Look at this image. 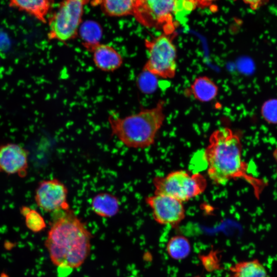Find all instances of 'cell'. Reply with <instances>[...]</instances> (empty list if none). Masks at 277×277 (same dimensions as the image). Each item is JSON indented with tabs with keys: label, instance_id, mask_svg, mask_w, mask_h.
I'll list each match as a JSON object with an SVG mask.
<instances>
[{
	"label": "cell",
	"instance_id": "cell-19",
	"mask_svg": "<svg viewBox=\"0 0 277 277\" xmlns=\"http://www.w3.org/2000/svg\"><path fill=\"white\" fill-rule=\"evenodd\" d=\"M261 112L263 118L270 124H277V100L272 99L265 102Z\"/></svg>",
	"mask_w": 277,
	"mask_h": 277
},
{
	"label": "cell",
	"instance_id": "cell-5",
	"mask_svg": "<svg viewBox=\"0 0 277 277\" xmlns=\"http://www.w3.org/2000/svg\"><path fill=\"white\" fill-rule=\"evenodd\" d=\"M152 184L154 193L165 194L183 203L202 194L207 187V179L203 174L185 170L173 171L164 176H155Z\"/></svg>",
	"mask_w": 277,
	"mask_h": 277
},
{
	"label": "cell",
	"instance_id": "cell-14",
	"mask_svg": "<svg viewBox=\"0 0 277 277\" xmlns=\"http://www.w3.org/2000/svg\"><path fill=\"white\" fill-rule=\"evenodd\" d=\"M93 212L98 216L109 218L120 211L121 203L118 197L109 192H101L95 195L90 203Z\"/></svg>",
	"mask_w": 277,
	"mask_h": 277
},
{
	"label": "cell",
	"instance_id": "cell-13",
	"mask_svg": "<svg viewBox=\"0 0 277 277\" xmlns=\"http://www.w3.org/2000/svg\"><path fill=\"white\" fill-rule=\"evenodd\" d=\"M53 3L54 0H9V6L46 23L47 22V16Z\"/></svg>",
	"mask_w": 277,
	"mask_h": 277
},
{
	"label": "cell",
	"instance_id": "cell-15",
	"mask_svg": "<svg viewBox=\"0 0 277 277\" xmlns=\"http://www.w3.org/2000/svg\"><path fill=\"white\" fill-rule=\"evenodd\" d=\"M229 270V277H268L266 268L256 259L235 263Z\"/></svg>",
	"mask_w": 277,
	"mask_h": 277
},
{
	"label": "cell",
	"instance_id": "cell-22",
	"mask_svg": "<svg viewBox=\"0 0 277 277\" xmlns=\"http://www.w3.org/2000/svg\"><path fill=\"white\" fill-rule=\"evenodd\" d=\"M273 156L276 162L277 165V147L274 149L273 152ZM276 175H277V168H276Z\"/></svg>",
	"mask_w": 277,
	"mask_h": 277
},
{
	"label": "cell",
	"instance_id": "cell-4",
	"mask_svg": "<svg viewBox=\"0 0 277 277\" xmlns=\"http://www.w3.org/2000/svg\"><path fill=\"white\" fill-rule=\"evenodd\" d=\"M176 33L159 36L145 40L144 45L148 58L143 71L156 77L172 79L177 69V48L174 44Z\"/></svg>",
	"mask_w": 277,
	"mask_h": 277
},
{
	"label": "cell",
	"instance_id": "cell-21",
	"mask_svg": "<svg viewBox=\"0 0 277 277\" xmlns=\"http://www.w3.org/2000/svg\"><path fill=\"white\" fill-rule=\"evenodd\" d=\"M196 6L200 8H205L211 6L217 0H193Z\"/></svg>",
	"mask_w": 277,
	"mask_h": 277
},
{
	"label": "cell",
	"instance_id": "cell-16",
	"mask_svg": "<svg viewBox=\"0 0 277 277\" xmlns=\"http://www.w3.org/2000/svg\"><path fill=\"white\" fill-rule=\"evenodd\" d=\"M103 11L108 15L121 17L133 15L136 0H100Z\"/></svg>",
	"mask_w": 277,
	"mask_h": 277
},
{
	"label": "cell",
	"instance_id": "cell-2",
	"mask_svg": "<svg viewBox=\"0 0 277 277\" xmlns=\"http://www.w3.org/2000/svg\"><path fill=\"white\" fill-rule=\"evenodd\" d=\"M55 213L45 244L50 260L58 270L78 268L90 254L91 233L70 208Z\"/></svg>",
	"mask_w": 277,
	"mask_h": 277
},
{
	"label": "cell",
	"instance_id": "cell-17",
	"mask_svg": "<svg viewBox=\"0 0 277 277\" xmlns=\"http://www.w3.org/2000/svg\"><path fill=\"white\" fill-rule=\"evenodd\" d=\"M166 250L168 255L174 260H182L190 254L191 246L189 240L185 236L176 235L167 242Z\"/></svg>",
	"mask_w": 277,
	"mask_h": 277
},
{
	"label": "cell",
	"instance_id": "cell-11",
	"mask_svg": "<svg viewBox=\"0 0 277 277\" xmlns=\"http://www.w3.org/2000/svg\"><path fill=\"white\" fill-rule=\"evenodd\" d=\"M83 47L92 54L95 66L104 72H113L121 67L123 59L113 46L100 42H82Z\"/></svg>",
	"mask_w": 277,
	"mask_h": 277
},
{
	"label": "cell",
	"instance_id": "cell-9",
	"mask_svg": "<svg viewBox=\"0 0 277 277\" xmlns=\"http://www.w3.org/2000/svg\"><path fill=\"white\" fill-rule=\"evenodd\" d=\"M67 186L56 179L41 182L35 191L37 206L48 212H57L70 208Z\"/></svg>",
	"mask_w": 277,
	"mask_h": 277
},
{
	"label": "cell",
	"instance_id": "cell-1",
	"mask_svg": "<svg viewBox=\"0 0 277 277\" xmlns=\"http://www.w3.org/2000/svg\"><path fill=\"white\" fill-rule=\"evenodd\" d=\"M242 149L240 133L228 127L214 130L204 153L207 175L217 185H225L231 180H243L251 187L255 197L259 200L268 182L249 172V165L242 157Z\"/></svg>",
	"mask_w": 277,
	"mask_h": 277
},
{
	"label": "cell",
	"instance_id": "cell-10",
	"mask_svg": "<svg viewBox=\"0 0 277 277\" xmlns=\"http://www.w3.org/2000/svg\"><path fill=\"white\" fill-rule=\"evenodd\" d=\"M28 152L22 146L12 143L0 146V171L25 176L28 168Z\"/></svg>",
	"mask_w": 277,
	"mask_h": 277
},
{
	"label": "cell",
	"instance_id": "cell-12",
	"mask_svg": "<svg viewBox=\"0 0 277 277\" xmlns=\"http://www.w3.org/2000/svg\"><path fill=\"white\" fill-rule=\"evenodd\" d=\"M219 87L213 80L206 75L195 77L190 85L184 91L186 96L207 103L213 100L218 95Z\"/></svg>",
	"mask_w": 277,
	"mask_h": 277
},
{
	"label": "cell",
	"instance_id": "cell-6",
	"mask_svg": "<svg viewBox=\"0 0 277 277\" xmlns=\"http://www.w3.org/2000/svg\"><path fill=\"white\" fill-rule=\"evenodd\" d=\"M90 0H63L48 19L49 40L66 43L78 34L85 5Z\"/></svg>",
	"mask_w": 277,
	"mask_h": 277
},
{
	"label": "cell",
	"instance_id": "cell-7",
	"mask_svg": "<svg viewBox=\"0 0 277 277\" xmlns=\"http://www.w3.org/2000/svg\"><path fill=\"white\" fill-rule=\"evenodd\" d=\"M177 0H136L133 16L143 26L172 34L176 33L174 20Z\"/></svg>",
	"mask_w": 277,
	"mask_h": 277
},
{
	"label": "cell",
	"instance_id": "cell-8",
	"mask_svg": "<svg viewBox=\"0 0 277 277\" xmlns=\"http://www.w3.org/2000/svg\"><path fill=\"white\" fill-rule=\"evenodd\" d=\"M154 220L161 225L177 227L185 219L183 203L168 195L154 193L145 199Z\"/></svg>",
	"mask_w": 277,
	"mask_h": 277
},
{
	"label": "cell",
	"instance_id": "cell-3",
	"mask_svg": "<svg viewBox=\"0 0 277 277\" xmlns=\"http://www.w3.org/2000/svg\"><path fill=\"white\" fill-rule=\"evenodd\" d=\"M165 101L124 117L111 114L108 118L111 134L129 148L145 149L154 144L166 116Z\"/></svg>",
	"mask_w": 277,
	"mask_h": 277
},
{
	"label": "cell",
	"instance_id": "cell-23",
	"mask_svg": "<svg viewBox=\"0 0 277 277\" xmlns=\"http://www.w3.org/2000/svg\"><path fill=\"white\" fill-rule=\"evenodd\" d=\"M197 277V276H196Z\"/></svg>",
	"mask_w": 277,
	"mask_h": 277
},
{
	"label": "cell",
	"instance_id": "cell-18",
	"mask_svg": "<svg viewBox=\"0 0 277 277\" xmlns=\"http://www.w3.org/2000/svg\"><path fill=\"white\" fill-rule=\"evenodd\" d=\"M21 212L25 216L26 225L31 231L34 232H41L46 227L44 219L36 210L28 207H23Z\"/></svg>",
	"mask_w": 277,
	"mask_h": 277
},
{
	"label": "cell",
	"instance_id": "cell-20",
	"mask_svg": "<svg viewBox=\"0 0 277 277\" xmlns=\"http://www.w3.org/2000/svg\"><path fill=\"white\" fill-rule=\"evenodd\" d=\"M237 1V0H234ZM245 4L248 5L250 8L255 10L265 5L269 0H241Z\"/></svg>",
	"mask_w": 277,
	"mask_h": 277
}]
</instances>
